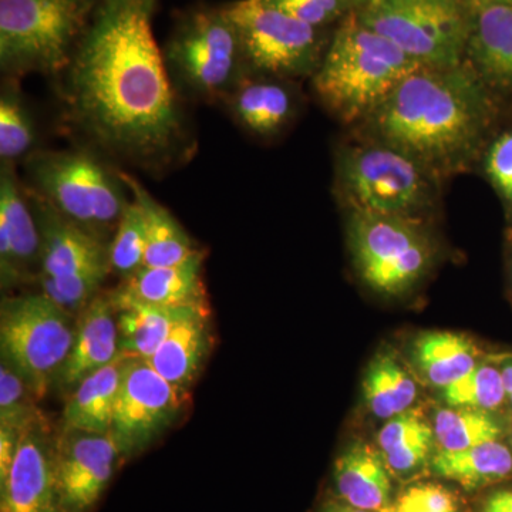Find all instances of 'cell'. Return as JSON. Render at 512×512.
Here are the masks:
<instances>
[{
	"label": "cell",
	"mask_w": 512,
	"mask_h": 512,
	"mask_svg": "<svg viewBox=\"0 0 512 512\" xmlns=\"http://www.w3.org/2000/svg\"><path fill=\"white\" fill-rule=\"evenodd\" d=\"M107 293L116 309L121 353L140 359L153 355L175 326L195 313L208 311V306L150 305L130 298L119 288Z\"/></svg>",
	"instance_id": "ac0fdd59"
},
{
	"label": "cell",
	"mask_w": 512,
	"mask_h": 512,
	"mask_svg": "<svg viewBox=\"0 0 512 512\" xmlns=\"http://www.w3.org/2000/svg\"><path fill=\"white\" fill-rule=\"evenodd\" d=\"M380 512H460V503L443 485L416 484Z\"/></svg>",
	"instance_id": "d590c367"
},
{
	"label": "cell",
	"mask_w": 512,
	"mask_h": 512,
	"mask_svg": "<svg viewBox=\"0 0 512 512\" xmlns=\"http://www.w3.org/2000/svg\"><path fill=\"white\" fill-rule=\"evenodd\" d=\"M507 393L501 370L485 363H478L470 373L441 389V399L450 407L470 409H497L503 404Z\"/></svg>",
	"instance_id": "836d02e7"
},
{
	"label": "cell",
	"mask_w": 512,
	"mask_h": 512,
	"mask_svg": "<svg viewBox=\"0 0 512 512\" xmlns=\"http://www.w3.org/2000/svg\"><path fill=\"white\" fill-rule=\"evenodd\" d=\"M211 346L210 312L202 311L175 326L146 360L158 375L188 394L210 355Z\"/></svg>",
	"instance_id": "603a6c76"
},
{
	"label": "cell",
	"mask_w": 512,
	"mask_h": 512,
	"mask_svg": "<svg viewBox=\"0 0 512 512\" xmlns=\"http://www.w3.org/2000/svg\"><path fill=\"white\" fill-rule=\"evenodd\" d=\"M356 15L421 66L463 64L471 13L461 0H369Z\"/></svg>",
	"instance_id": "9c48e42d"
},
{
	"label": "cell",
	"mask_w": 512,
	"mask_h": 512,
	"mask_svg": "<svg viewBox=\"0 0 512 512\" xmlns=\"http://www.w3.org/2000/svg\"><path fill=\"white\" fill-rule=\"evenodd\" d=\"M97 0H0V70L5 79L59 77L86 32Z\"/></svg>",
	"instance_id": "8992f818"
},
{
	"label": "cell",
	"mask_w": 512,
	"mask_h": 512,
	"mask_svg": "<svg viewBox=\"0 0 512 512\" xmlns=\"http://www.w3.org/2000/svg\"><path fill=\"white\" fill-rule=\"evenodd\" d=\"M237 25L248 76H311L322 62L320 28L276 8L268 0L228 3Z\"/></svg>",
	"instance_id": "8fae6325"
},
{
	"label": "cell",
	"mask_w": 512,
	"mask_h": 512,
	"mask_svg": "<svg viewBox=\"0 0 512 512\" xmlns=\"http://www.w3.org/2000/svg\"><path fill=\"white\" fill-rule=\"evenodd\" d=\"M37 396L29 383L9 366L0 363V426L10 427L23 433L33 424L45 419Z\"/></svg>",
	"instance_id": "e575fe53"
},
{
	"label": "cell",
	"mask_w": 512,
	"mask_h": 512,
	"mask_svg": "<svg viewBox=\"0 0 512 512\" xmlns=\"http://www.w3.org/2000/svg\"><path fill=\"white\" fill-rule=\"evenodd\" d=\"M436 444L443 451H458L500 440L503 429L487 410L470 407L440 409L433 419Z\"/></svg>",
	"instance_id": "4dcf8cb0"
},
{
	"label": "cell",
	"mask_w": 512,
	"mask_h": 512,
	"mask_svg": "<svg viewBox=\"0 0 512 512\" xmlns=\"http://www.w3.org/2000/svg\"><path fill=\"white\" fill-rule=\"evenodd\" d=\"M187 397L146 359H128L110 430L127 460L143 453L177 420Z\"/></svg>",
	"instance_id": "7c38bea8"
},
{
	"label": "cell",
	"mask_w": 512,
	"mask_h": 512,
	"mask_svg": "<svg viewBox=\"0 0 512 512\" xmlns=\"http://www.w3.org/2000/svg\"><path fill=\"white\" fill-rule=\"evenodd\" d=\"M436 476L456 481L467 490L488 487L512 474V453L500 441L458 451L440 450L431 458Z\"/></svg>",
	"instance_id": "83f0119b"
},
{
	"label": "cell",
	"mask_w": 512,
	"mask_h": 512,
	"mask_svg": "<svg viewBox=\"0 0 512 512\" xmlns=\"http://www.w3.org/2000/svg\"><path fill=\"white\" fill-rule=\"evenodd\" d=\"M488 121L484 82L463 64L417 70L367 117L379 143L402 151L431 173L466 164Z\"/></svg>",
	"instance_id": "7a4b0ae2"
},
{
	"label": "cell",
	"mask_w": 512,
	"mask_h": 512,
	"mask_svg": "<svg viewBox=\"0 0 512 512\" xmlns=\"http://www.w3.org/2000/svg\"><path fill=\"white\" fill-rule=\"evenodd\" d=\"M146 224L143 212L131 198L109 245L111 274L126 281L146 264Z\"/></svg>",
	"instance_id": "d6a6232c"
},
{
	"label": "cell",
	"mask_w": 512,
	"mask_h": 512,
	"mask_svg": "<svg viewBox=\"0 0 512 512\" xmlns=\"http://www.w3.org/2000/svg\"><path fill=\"white\" fill-rule=\"evenodd\" d=\"M121 355L116 309L109 293H100L79 316L76 335L57 377L60 392L70 393L84 377L92 375Z\"/></svg>",
	"instance_id": "2e32d148"
},
{
	"label": "cell",
	"mask_w": 512,
	"mask_h": 512,
	"mask_svg": "<svg viewBox=\"0 0 512 512\" xmlns=\"http://www.w3.org/2000/svg\"><path fill=\"white\" fill-rule=\"evenodd\" d=\"M224 104L238 126L261 138L279 136L296 111L295 94L278 77L247 76Z\"/></svg>",
	"instance_id": "e0dca14e"
},
{
	"label": "cell",
	"mask_w": 512,
	"mask_h": 512,
	"mask_svg": "<svg viewBox=\"0 0 512 512\" xmlns=\"http://www.w3.org/2000/svg\"><path fill=\"white\" fill-rule=\"evenodd\" d=\"M466 56L483 82L512 86V5L473 10Z\"/></svg>",
	"instance_id": "d6986e66"
},
{
	"label": "cell",
	"mask_w": 512,
	"mask_h": 512,
	"mask_svg": "<svg viewBox=\"0 0 512 512\" xmlns=\"http://www.w3.org/2000/svg\"><path fill=\"white\" fill-rule=\"evenodd\" d=\"M163 56L175 92L191 100L224 104L248 76L228 3L178 13Z\"/></svg>",
	"instance_id": "5b68a950"
},
{
	"label": "cell",
	"mask_w": 512,
	"mask_h": 512,
	"mask_svg": "<svg viewBox=\"0 0 512 512\" xmlns=\"http://www.w3.org/2000/svg\"><path fill=\"white\" fill-rule=\"evenodd\" d=\"M466 5V8L473 12V10L484 8V6L490 5H503V3H510L512 0H461Z\"/></svg>",
	"instance_id": "60d3db41"
},
{
	"label": "cell",
	"mask_w": 512,
	"mask_h": 512,
	"mask_svg": "<svg viewBox=\"0 0 512 512\" xmlns=\"http://www.w3.org/2000/svg\"><path fill=\"white\" fill-rule=\"evenodd\" d=\"M335 484L340 498L352 507L382 511L390 505L392 480L382 453L369 444L346 448L335 464Z\"/></svg>",
	"instance_id": "cb8c5ba5"
},
{
	"label": "cell",
	"mask_w": 512,
	"mask_h": 512,
	"mask_svg": "<svg viewBox=\"0 0 512 512\" xmlns=\"http://www.w3.org/2000/svg\"><path fill=\"white\" fill-rule=\"evenodd\" d=\"M29 191L40 232V276H64L109 262V241L64 218L45 200ZM39 276V278H40Z\"/></svg>",
	"instance_id": "9a60e30c"
},
{
	"label": "cell",
	"mask_w": 512,
	"mask_h": 512,
	"mask_svg": "<svg viewBox=\"0 0 512 512\" xmlns=\"http://www.w3.org/2000/svg\"><path fill=\"white\" fill-rule=\"evenodd\" d=\"M0 227L8 231L23 284L37 281L42 242L28 187L19 180L15 165H0Z\"/></svg>",
	"instance_id": "44dd1931"
},
{
	"label": "cell",
	"mask_w": 512,
	"mask_h": 512,
	"mask_svg": "<svg viewBox=\"0 0 512 512\" xmlns=\"http://www.w3.org/2000/svg\"><path fill=\"white\" fill-rule=\"evenodd\" d=\"M478 512H512V490H500L485 498Z\"/></svg>",
	"instance_id": "ab89813d"
},
{
	"label": "cell",
	"mask_w": 512,
	"mask_h": 512,
	"mask_svg": "<svg viewBox=\"0 0 512 512\" xmlns=\"http://www.w3.org/2000/svg\"><path fill=\"white\" fill-rule=\"evenodd\" d=\"M111 274V266L100 264L87 266L64 276H40L37 282L50 301L74 316L87 308L101 293V286Z\"/></svg>",
	"instance_id": "1f68e13d"
},
{
	"label": "cell",
	"mask_w": 512,
	"mask_h": 512,
	"mask_svg": "<svg viewBox=\"0 0 512 512\" xmlns=\"http://www.w3.org/2000/svg\"><path fill=\"white\" fill-rule=\"evenodd\" d=\"M431 174L419 161L377 141L339 154L336 184L350 210L414 218L433 201Z\"/></svg>",
	"instance_id": "30bf717a"
},
{
	"label": "cell",
	"mask_w": 512,
	"mask_h": 512,
	"mask_svg": "<svg viewBox=\"0 0 512 512\" xmlns=\"http://www.w3.org/2000/svg\"><path fill=\"white\" fill-rule=\"evenodd\" d=\"M348 238L357 275L380 295L412 291L433 264V245L416 218L350 210Z\"/></svg>",
	"instance_id": "ba28073f"
},
{
	"label": "cell",
	"mask_w": 512,
	"mask_h": 512,
	"mask_svg": "<svg viewBox=\"0 0 512 512\" xmlns=\"http://www.w3.org/2000/svg\"><path fill=\"white\" fill-rule=\"evenodd\" d=\"M131 198L143 212L146 224V264L148 268L183 264L201 251L190 234L164 205L133 175L121 171Z\"/></svg>",
	"instance_id": "d4e9b609"
},
{
	"label": "cell",
	"mask_w": 512,
	"mask_h": 512,
	"mask_svg": "<svg viewBox=\"0 0 512 512\" xmlns=\"http://www.w3.org/2000/svg\"><path fill=\"white\" fill-rule=\"evenodd\" d=\"M77 316L50 301L45 293L3 298L0 306V352L37 399L56 386L72 350Z\"/></svg>",
	"instance_id": "52a82bcc"
},
{
	"label": "cell",
	"mask_w": 512,
	"mask_h": 512,
	"mask_svg": "<svg viewBox=\"0 0 512 512\" xmlns=\"http://www.w3.org/2000/svg\"><path fill=\"white\" fill-rule=\"evenodd\" d=\"M363 399L373 416L389 420L412 409L417 399V384L396 357L380 353L367 367Z\"/></svg>",
	"instance_id": "f1b7e54d"
},
{
	"label": "cell",
	"mask_w": 512,
	"mask_h": 512,
	"mask_svg": "<svg viewBox=\"0 0 512 512\" xmlns=\"http://www.w3.org/2000/svg\"><path fill=\"white\" fill-rule=\"evenodd\" d=\"M56 446L57 436L46 419L23 431L9 473L0 480V512H62Z\"/></svg>",
	"instance_id": "5bb4252c"
},
{
	"label": "cell",
	"mask_w": 512,
	"mask_h": 512,
	"mask_svg": "<svg viewBox=\"0 0 512 512\" xmlns=\"http://www.w3.org/2000/svg\"><path fill=\"white\" fill-rule=\"evenodd\" d=\"M276 8L322 29L350 10L363 8L369 0H268Z\"/></svg>",
	"instance_id": "8d00e7d4"
},
{
	"label": "cell",
	"mask_w": 512,
	"mask_h": 512,
	"mask_svg": "<svg viewBox=\"0 0 512 512\" xmlns=\"http://www.w3.org/2000/svg\"><path fill=\"white\" fill-rule=\"evenodd\" d=\"M501 375H503L505 393H507V397L512 404V363L501 370Z\"/></svg>",
	"instance_id": "b9f144b4"
},
{
	"label": "cell",
	"mask_w": 512,
	"mask_h": 512,
	"mask_svg": "<svg viewBox=\"0 0 512 512\" xmlns=\"http://www.w3.org/2000/svg\"><path fill=\"white\" fill-rule=\"evenodd\" d=\"M20 437H22L20 431L0 426V480L9 473L18 451Z\"/></svg>",
	"instance_id": "f35d334b"
},
{
	"label": "cell",
	"mask_w": 512,
	"mask_h": 512,
	"mask_svg": "<svg viewBox=\"0 0 512 512\" xmlns=\"http://www.w3.org/2000/svg\"><path fill=\"white\" fill-rule=\"evenodd\" d=\"M423 67L352 12L313 74V87L333 114L350 123L367 119L403 80Z\"/></svg>",
	"instance_id": "3957f363"
},
{
	"label": "cell",
	"mask_w": 512,
	"mask_h": 512,
	"mask_svg": "<svg viewBox=\"0 0 512 512\" xmlns=\"http://www.w3.org/2000/svg\"><path fill=\"white\" fill-rule=\"evenodd\" d=\"M207 252L201 249L183 264L173 266H144L137 274L117 286L136 301L157 306H207L202 265Z\"/></svg>",
	"instance_id": "ffe728a7"
},
{
	"label": "cell",
	"mask_w": 512,
	"mask_h": 512,
	"mask_svg": "<svg viewBox=\"0 0 512 512\" xmlns=\"http://www.w3.org/2000/svg\"><path fill=\"white\" fill-rule=\"evenodd\" d=\"M487 174L497 190L512 201V133L504 134L491 146L487 156Z\"/></svg>",
	"instance_id": "74e56055"
},
{
	"label": "cell",
	"mask_w": 512,
	"mask_h": 512,
	"mask_svg": "<svg viewBox=\"0 0 512 512\" xmlns=\"http://www.w3.org/2000/svg\"><path fill=\"white\" fill-rule=\"evenodd\" d=\"M23 167L30 191L67 220L111 241L131 200L120 170L106 157L90 147L42 148Z\"/></svg>",
	"instance_id": "277c9868"
},
{
	"label": "cell",
	"mask_w": 512,
	"mask_h": 512,
	"mask_svg": "<svg viewBox=\"0 0 512 512\" xmlns=\"http://www.w3.org/2000/svg\"><path fill=\"white\" fill-rule=\"evenodd\" d=\"M160 0H97L57 80L67 124L109 161L173 170L197 150L153 19Z\"/></svg>",
	"instance_id": "6da1fadb"
},
{
	"label": "cell",
	"mask_w": 512,
	"mask_h": 512,
	"mask_svg": "<svg viewBox=\"0 0 512 512\" xmlns=\"http://www.w3.org/2000/svg\"><path fill=\"white\" fill-rule=\"evenodd\" d=\"M130 357L133 356L121 353L110 365L84 377L74 387L64 406L63 427L87 433H110Z\"/></svg>",
	"instance_id": "7402d4cb"
},
{
	"label": "cell",
	"mask_w": 512,
	"mask_h": 512,
	"mask_svg": "<svg viewBox=\"0 0 512 512\" xmlns=\"http://www.w3.org/2000/svg\"><path fill=\"white\" fill-rule=\"evenodd\" d=\"M477 346L460 333H423L414 340V365L431 386H450L478 365Z\"/></svg>",
	"instance_id": "484cf974"
},
{
	"label": "cell",
	"mask_w": 512,
	"mask_h": 512,
	"mask_svg": "<svg viewBox=\"0 0 512 512\" xmlns=\"http://www.w3.org/2000/svg\"><path fill=\"white\" fill-rule=\"evenodd\" d=\"M127 458L110 433L66 429L57 436V497L62 512H92Z\"/></svg>",
	"instance_id": "4fadbf2b"
},
{
	"label": "cell",
	"mask_w": 512,
	"mask_h": 512,
	"mask_svg": "<svg viewBox=\"0 0 512 512\" xmlns=\"http://www.w3.org/2000/svg\"><path fill=\"white\" fill-rule=\"evenodd\" d=\"M39 147V131L18 80L5 79L0 92V161L25 164Z\"/></svg>",
	"instance_id": "f546056e"
},
{
	"label": "cell",
	"mask_w": 512,
	"mask_h": 512,
	"mask_svg": "<svg viewBox=\"0 0 512 512\" xmlns=\"http://www.w3.org/2000/svg\"><path fill=\"white\" fill-rule=\"evenodd\" d=\"M380 453L392 473L406 476L429 463L436 444L433 424L419 409H409L387 420L377 434Z\"/></svg>",
	"instance_id": "4316f807"
},
{
	"label": "cell",
	"mask_w": 512,
	"mask_h": 512,
	"mask_svg": "<svg viewBox=\"0 0 512 512\" xmlns=\"http://www.w3.org/2000/svg\"><path fill=\"white\" fill-rule=\"evenodd\" d=\"M322 512H372L366 510H360V508L352 507L349 504H329L323 508Z\"/></svg>",
	"instance_id": "7bdbcfd3"
}]
</instances>
